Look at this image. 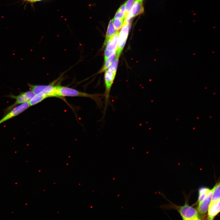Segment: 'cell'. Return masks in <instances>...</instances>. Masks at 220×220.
Returning <instances> with one entry per match:
<instances>
[{"mask_svg": "<svg viewBox=\"0 0 220 220\" xmlns=\"http://www.w3.org/2000/svg\"><path fill=\"white\" fill-rule=\"evenodd\" d=\"M188 196H185V204L182 206H178L168 200L169 204L161 206V208L166 209H174L179 213L184 220H200L201 219L197 210L189 204Z\"/></svg>", "mask_w": 220, "mask_h": 220, "instance_id": "7a4b0ae2", "label": "cell"}, {"mask_svg": "<svg viewBox=\"0 0 220 220\" xmlns=\"http://www.w3.org/2000/svg\"><path fill=\"white\" fill-rule=\"evenodd\" d=\"M124 19L119 18H114L113 19V24L115 29L119 30L123 26L124 21Z\"/></svg>", "mask_w": 220, "mask_h": 220, "instance_id": "d6986e66", "label": "cell"}, {"mask_svg": "<svg viewBox=\"0 0 220 220\" xmlns=\"http://www.w3.org/2000/svg\"><path fill=\"white\" fill-rule=\"evenodd\" d=\"M207 211L208 219H213L220 212V198L215 201L211 202Z\"/></svg>", "mask_w": 220, "mask_h": 220, "instance_id": "30bf717a", "label": "cell"}, {"mask_svg": "<svg viewBox=\"0 0 220 220\" xmlns=\"http://www.w3.org/2000/svg\"><path fill=\"white\" fill-rule=\"evenodd\" d=\"M117 31L115 29L113 24V19L111 20L108 24L107 31L105 35V40L104 45L105 46L107 42L112 36Z\"/></svg>", "mask_w": 220, "mask_h": 220, "instance_id": "7c38bea8", "label": "cell"}, {"mask_svg": "<svg viewBox=\"0 0 220 220\" xmlns=\"http://www.w3.org/2000/svg\"><path fill=\"white\" fill-rule=\"evenodd\" d=\"M30 90L32 91L35 95L41 93L45 95L47 98L56 97L57 98V85L51 84L48 85H33L28 84Z\"/></svg>", "mask_w": 220, "mask_h": 220, "instance_id": "3957f363", "label": "cell"}, {"mask_svg": "<svg viewBox=\"0 0 220 220\" xmlns=\"http://www.w3.org/2000/svg\"><path fill=\"white\" fill-rule=\"evenodd\" d=\"M35 95L34 94L31 90L22 92L17 95L11 93L6 95V97L15 100V102L9 106L4 110V115L6 114L16 106L29 102Z\"/></svg>", "mask_w": 220, "mask_h": 220, "instance_id": "277c9868", "label": "cell"}, {"mask_svg": "<svg viewBox=\"0 0 220 220\" xmlns=\"http://www.w3.org/2000/svg\"><path fill=\"white\" fill-rule=\"evenodd\" d=\"M29 2H36L40 1L42 0H25Z\"/></svg>", "mask_w": 220, "mask_h": 220, "instance_id": "44dd1931", "label": "cell"}, {"mask_svg": "<svg viewBox=\"0 0 220 220\" xmlns=\"http://www.w3.org/2000/svg\"><path fill=\"white\" fill-rule=\"evenodd\" d=\"M138 0V1H139V2L142 3V2L144 0Z\"/></svg>", "mask_w": 220, "mask_h": 220, "instance_id": "7402d4cb", "label": "cell"}, {"mask_svg": "<svg viewBox=\"0 0 220 220\" xmlns=\"http://www.w3.org/2000/svg\"><path fill=\"white\" fill-rule=\"evenodd\" d=\"M213 193V189H211L205 199L198 203L197 210L199 214L203 216L208 211V207L211 201Z\"/></svg>", "mask_w": 220, "mask_h": 220, "instance_id": "9c48e42d", "label": "cell"}, {"mask_svg": "<svg viewBox=\"0 0 220 220\" xmlns=\"http://www.w3.org/2000/svg\"><path fill=\"white\" fill-rule=\"evenodd\" d=\"M119 33L117 31L108 40L105 45L104 62L113 53L116 52L118 43Z\"/></svg>", "mask_w": 220, "mask_h": 220, "instance_id": "52a82bcc", "label": "cell"}, {"mask_svg": "<svg viewBox=\"0 0 220 220\" xmlns=\"http://www.w3.org/2000/svg\"><path fill=\"white\" fill-rule=\"evenodd\" d=\"M126 11L125 3L122 5L116 12L114 18H119L123 19L125 18Z\"/></svg>", "mask_w": 220, "mask_h": 220, "instance_id": "e0dca14e", "label": "cell"}, {"mask_svg": "<svg viewBox=\"0 0 220 220\" xmlns=\"http://www.w3.org/2000/svg\"><path fill=\"white\" fill-rule=\"evenodd\" d=\"M119 57L116 56L115 59L108 68V70L112 71L115 75H116Z\"/></svg>", "mask_w": 220, "mask_h": 220, "instance_id": "ac0fdd59", "label": "cell"}, {"mask_svg": "<svg viewBox=\"0 0 220 220\" xmlns=\"http://www.w3.org/2000/svg\"><path fill=\"white\" fill-rule=\"evenodd\" d=\"M210 190V189L205 187H201L199 189L198 203L201 202L205 199Z\"/></svg>", "mask_w": 220, "mask_h": 220, "instance_id": "5bb4252c", "label": "cell"}, {"mask_svg": "<svg viewBox=\"0 0 220 220\" xmlns=\"http://www.w3.org/2000/svg\"><path fill=\"white\" fill-rule=\"evenodd\" d=\"M144 12L142 3L136 0L132 8L130 13L133 17L141 14Z\"/></svg>", "mask_w": 220, "mask_h": 220, "instance_id": "8fae6325", "label": "cell"}, {"mask_svg": "<svg viewBox=\"0 0 220 220\" xmlns=\"http://www.w3.org/2000/svg\"><path fill=\"white\" fill-rule=\"evenodd\" d=\"M116 52H114L108 58L107 61L104 62L103 66L100 71V72L105 71L107 70L108 67L115 59L116 57Z\"/></svg>", "mask_w": 220, "mask_h": 220, "instance_id": "2e32d148", "label": "cell"}, {"mask_svg": "<svg viewBox=\"0 0 220 220\" xmlns=\"http://www.w3.org/2000/svg\"><path fill=\"white\" fill-rule=\"evenodd\" d=\"M46 98V97L45 95L42 93H39L35 94L28 102L31 106L38 104Z\"/></svg>", "mask_w": 220, "mask_h": 220, "instance_id": "4fadbf2b", "label": "cell"}, {"mask_svg": "<svg viewBox=\"0 0 220 220\" xmlns=\"http://www.w3.org/2000/svg\"><path fill=\"white\" fill-rule=\"evenodd\" d=\"M116 75L111 71L106 70L105 74L104 79L105 83V91L104 97L105 100L103 111V118H104L106 112L109 105L111 104L109 100L110 93Z\"/></svg>", "mask_w": 220, "mask_h": 220, "instance_id": "5b68a950", "label": "cell"}, {"mask_svg": "<svg viewBox=\"0 0 220 220\" xmlns=\"http://www.w3.org/2000/svg\"><path fill=\"white\" fill-rule=\"evenodd\" d=\"M134 0H127L125 3L126 11L125 13V17L130 12L132 6L134 2Z\"/></svg>", "mask_w": 220, "mask_h": 220, "instance_id": "ffe728a7", "label": "cell"}, {"mask_svg": "<svg viewBox=\"0 0 220 220\" xmlns=\"http://www.w3.org/2000/svg\"><path fill=\"white\" fill-rule=\"evenodd\" d=\"M31 106L29 102L18 105L8 112L0 119V124L20 114Z\"/></svg>", "mask_w": 220, "mask_h": 220, "instance_id": "ba28073f", "label": "cell"}, {"mask_svg": "<svg viewBox=\"0 0 220 220\" xmlns=\"http://www.w3.org/2000/svg\"><path fill=\"white\" fill-rule=\"evenodd\" d=\"M212 189L213 193L211 201L213 202L220 198V181L216 184Z\"/></svg>", "mask_w": 220, "mask_h": 220, "instance_id": "9a60e30c", "label": "cell"}, {"mask_svg": "<svg viewBox=\"0 0 220 220\" xmlns=\"http://www.w3.org/2000/svg\"><path fill=\"white\" fill-rule=\"evenodd\" d=\"M57 98L65 100V97H83L89 98L94 100L97 107L100 109L104 108L102 99L104 94H89L81 92L75 89L61 85H57Z\"/></svg>", "mask_w": 220, "mask_h": 220, "instance_id": "6da1fadb", "label": "cell"}, {"mask_svg": "<svg viewBox=\"0 0 220 220\" xmlns=\"http://www.w3.org/2000/svg\"><path fill=\"white\" fill-rule=\"evenodd\" d=\"M131 24L124 23L119 33L117 48L116 56L120 57L126 43Z\"/></svg>", "mask_w": 220, "mask_h": 220, "instance_id": "8992f818", "label": "cell"}]
</instances>
